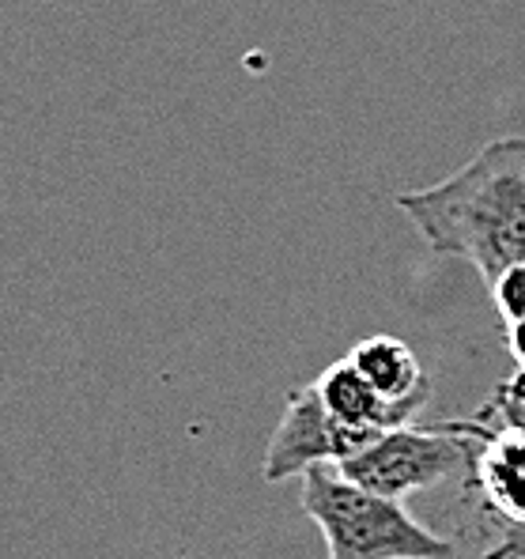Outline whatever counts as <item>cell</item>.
I'll use <instances>...</instances> for the list:
<instances>
[{"instance_id": "6da1fadb", "label": "cell", "mask_w": 525, "mask_h": 559, "mask_svg": "<svg viewBox=\"0 0 525 559\" xmlns=\"http://www.w3.org/2000/svg\"><path fill=\"white\" fill-rule=\"evenodd\" d=\"M423 242L442 258H462L491 284L525 265V136L480 147L439 186L397 197Z\"/></svg>"}, {"instance_id": "7a4b0ae2", "label": "cell", "mask_w": 525, "mask_h": 559, "mask_svg": "<svg viewBox=\"0 0 525 559\" xmlns=\"http://www.w3.org/2000/svg\"><path fill=\"white\" fill-rule=\"evenodd\" d=\"M302 511L325 533L330 559H454V545L423 530L401 499L359 488L336 465L302 473Z\"/></svg>"}, {"instance_id": "3957f363", "label": "cell", "mask_w": 525, "mask_h": 559, "mask_svg": "<svg viewBox=\"0 0 525 559\" xmlns=\"http://www.w3.org/2000/svg\"><path fill=\"white\" fill-rule=\"evenodd\" d=\"M480 424H439L413 427L401 424L382 431L367 450L336 465V473L356 480L359 488L379 491L385 499H405L420 488L446 480V476L469 468L477 454Z\"/></svg>"}, {"instance_id": "277c9868", "label": "cell", "mask_w": 525, "mask_h": 559, "mask_svg": "<svg viewBox=\"0 0 525 559\" xmlns=\"http://www.w3.org/2000/svg\"><path fill=\"white\" fill-rule=\"evenodd\" d=\"M379 435L382 431L344 424L341 416H333L310 382L287 397L284 416L265 450V480L281 484L287 476H302L318 465H341L371 447Z\"/></svg>"}, {"instance_id": "5b68a950", "label": "cell", "mask_w": 525, "mask_h": 559, "mask_svg": "<svg viewBox=\"0 0 525 559\" xmlns=\"http://www.w3.org/2000/svg\"><path fill=\"white\" fill-rule=\"evenodd\" d=\"M477 454L465 468L469 484L484 491L499 522L525 530V424H511V419H496L484 413L477 416Z\"/></svg>"}, {"instance_id": "8992f818", "label": "cell", "mask_w": 525, "mask_h": 559, "mask_svg": "<svg viewBox=\"0 0 525 559\" xmlns=\"http://www.w3.org/2000/svg\"><path fill=\"white\" fill-rule=\"evenodd\" d=\"M348 359L367 378V385L390 405H408L420 413L423 401L431 397V382L423 374L420 359L397 336H367L351 348Z\"/></svg>"}, {"instance_id": "52a82bcc", "label": "cell", "mask_w": 525, "mask_h": 559, "mask_svg": "<svg viewBox=\"0 0 525 559\" xmlns=\"http://www.w3.org/2000/svg\"><path fill=\"white\" fill-rule=\"evenodd\" d=\"M314 390L333 416H341L344 424L371 427V431H390V427H401L416 416V408L382 401L367 385V378L351 367V359H336L333 367H325L322 378L314 382Z\"/></svg>"}, {"instance_id": "ba28073f", "label": "cell", "mask_w": 525, "mask_h": 559, "mask_svg": "<svg viewBox=\"0 0 525 559\" xmlns=\"http://www.w3.org/2000/svg\"><path fill=\"white\" fill-rule=\"evenodd\" d=\"M488 295L506 325L525 322V265H514V269H506L503 276L491 280Z\"/></svg>"}, {"instance_id": "9c48e42d", "label": "cell", "mask_w": 525, "mask_h": 559, "mask_svg": "<svg viewBox=\"0 0 525 559\" xmlns=\"http://www.w3.org/2000/svg\"><path fill=\"white\" fill-rule=\"evenodd\" d=\"M484 416L511 419V424H525V374L518 371L511 382H503L496 390V397L484 405Z\"/></svg>"}, {"instance_id": "30bf717a", "label": "cell", "mask_w": 525, "mask_h": 559, "mask_svg": "<svg viewBox=\"0 0 525 559\" xmlns=\"http://www.w3.org/2000/svg\"><path fill=\"white\" fill-rule=\"evenodd\" d=\"M484 559H525V530L522 525H503V537Z\"/></svg>"}, {"instance_id": "8fae6325", "label": "cell", "mask_w": 525, "mask_h": 559, "mask_svg": "<svg viewBox=\"0 0 525 559\" xmlns=\"http://www.w3.org/2000/svg\"><path fill=\"white\" fill-rule=\"evenodd\" d=\"M506 348H511L514 364H518V371L525 374V322L506 325Z\"/></svg>"}]
</instances>
